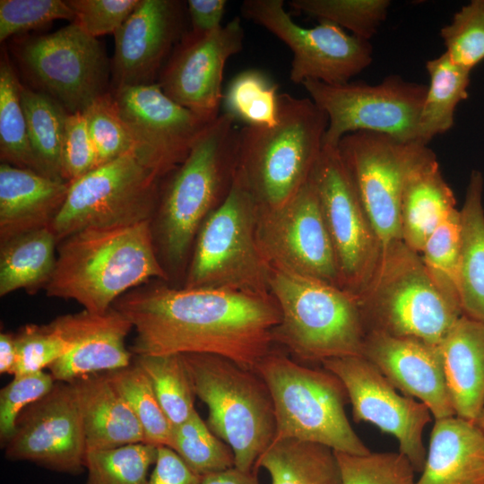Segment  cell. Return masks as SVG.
Segmentation results:
<instances>
[{
  "label": "cell",
  "mask_w": 484,
  "mask_h": 484,
  "mask_svg": "<svg viewBox=\"0 0 484 484\" xmlns=\"http://www.w3.org/2000/svg\"><path fill=\"white\" fill-rule=\"evenodd\" d=\"M112 307L135 331L137 355L212 354L254 369L271 350L281 322L274 298L208 288L141 285Z\"/></svg>",
  "instance_id": "6da1fadb"
},
{
  "label": "cell",
  "mask_w": 484,
  "mask_h": 484,
  "mask_svg": "<svg viewBox=\"0 0 484 484\" xmlns=\"http://www.w3.org/2000/svg\"><path fill=\"white\" fill-rule=\"evenodd\" d=\"M169 274L157 255L151 221L86 229L57 245L56 267L44 289L48 297L72 299L91 313L108 312L120 297Z\"/></svg>",
  "instance_id": "7a4b0ae2"
},
{
  "label": "cell",
  "mask_w": 484,
  "mask_h": 484,
  "mask_svg": "<svg viewBox=\"0 0 484 484\" xmlns=\"http://www.w3.org/2000/svg\"><path fill=\"white\" fill-rule=\"evenodd\" d=\"M220 114L199 137L160 191L151 220L153 243L164 267L180 266L211 212L227 194L238 161L239 130ZM165 269V268H164Z\"/></svg>",
  "instance_id": "3957f363"
},
{
  "label": "cell",
  "mask_w": 484,
  "mask_h": 484,
  "mask_svg": "<svg viewBox=\"0 0 484 484\" xmlns=\"http://www.w3.org/2000/svg\"><path fill=\"white\" fill-rule=\"evenodd\" d=\"M327 125L325 112L310 98L282 93L274 125L239 130L237 171L260 207L284 204L306 184Z\"/></svg>",
  "instance_id": "277c9868"
},
{
  "label": "cell",
  "mask_w": 484,
  "mask_h": 484,
  "mask_svg": "<svg viewBox=\"0 0 484 484\" xmlns=\"http://www.w3.org/2000/svg\"><path fill=\"white\" fill-rule=\"evenodd\" d=\"M367 332L440 345L462 315L460 301L446 293L420 254L402 241L387 248L367 287L358 296Z\"/></svg>",
  "instance_id": "5b68a950"
},
{
  "label": "cell",
  "mask_w": 484,
  "mask_h": 484,
  "mask_svg": "<svg viewBox=\"0 0 484 484\" xmlns=\"http://www.w3.org/2000/svg\"><path fill=\"white\" fill-rule=\"evenodd\" d=\"M281 311L273 340L303 361L361 356L367 329L358 297L323 281L271 268Z\"/></svg>",
  "instance_id": "8992f818"
},
{
  "label": "cell",
  "mask_w": 484,
  "mask_h": 484,
  "mask_svg": "<svg viewBox=\"0 0 484 484\" xmlns=\"http://www.w3.org/2000/svg\"><path fill=\"white\" fill-rule=\"evenodd\" d=\"M195 396L209 411L207 425L232 450L235 466L255 471L275 436L271 392L254 369L212 354H182Z\"/></svg>",
  "instance_id": "52a82bcc"
},
{
  "label": "cell",
  "mask_w": 484,
  "mask_h": 484,
  "mask_svg": "<svg viewBox=\"0 0 484 484\" xmlns=\"http://www.w3.org/2000/svg\"><path fill=\"white\" fill-rule=\"evenodd\" d=\"M255 370L265 381L272 394L276 420L273 441L295 438L357 455L371 452L347 418L348 395L333 374L324 368L300 365L273 351Z\"/></svg>",
  "instance_id": "ba28073f"
},
{
  "label": "cell",
  "mask_w": 484,
  "mask_h": 484,
  "mask_svg": "<svg viewBox=\"0 0 484 484\" xmlns=\"http://www.w3.org/2000/svg\"><path fill=\"white\" fill-rule=\"evenodd\" d=\"M258 203L236 170L231 186L194 240L185 288L269 295L271 267L256 240Z\"/></svg>",
  "instance_id": "9c48e42d"
},
{
  "label": "cell",
  "mask_w": 484,
  "mask_h": 484,
  "mask_svg": "<svg viewBox=\"0 0 484 484\" xmlns=\"http://www.w3.org/2000/svg\"><path fill=\"white\" fill-rule=\"evenodd\" d=\"M302 85L328 117L323 146L337 147L344 135L358 131L423 143L419 118L425 84L391 74L374 85L365 82L330 85L315 80Z\"/></svg>",
  "instance_id": "30bf717a"
},
{
  "label": "cell",
  "mask_w": 484,
  "mask_h": 484,
  "mask_svg": "<svg viewBox=\"0 0 484 484\" xmlns=\"http://www.w3.org/2000/svg\"><path fill=\"white\" fill-rule=\"evenodd\" d=\"M337 147L383 254L402 241L400 209L408 179L436 156L427 144L367 131L344 135Z\"/></svg>",
  "instance_id": "8fae6325"
},
{
  "label": "cell",
  "mask_w": 484,
  "mask_h": 484,
  "mask_svg": "<svg viewBox=\"0 0 484 484\" xmlns=\"http://www.w3.org/2000/svg\"><path fill=\"white\" fill-rule=\"evenodd\" d=\"M160 180L134 153L100 165L69 185L49 228L59 243L86 229L151 221L158 205Z\"/></svg>",
  "instance_id": "7c38bea8"
},
{
  "label": "cell",
  "mask_w": 484,
  "mask_h": 484,
  "mask_svg": "<svg viewBox=\"0 0 484 484\" xmlns=\"http://www.w3.org/2000/svg\"><path fill=\"white\" fill-rule=\"evenodd\" d=\"M15 56L37 91L68 113L83 112L108 92L109 65L104 48L74 21L52 33L23 39Z\"/></svg>",
  "instance_id": "4fadbf2b"
},
{
  "label": "cell",
  "mask_w": 484,
  "mask_h": 484,
  "mask_svg": "<svg viewBox=\"0 0 484 484\" xmlns=\"http://www.w3.org/2000/svg\"><path fill=\"white\" fill-rule=\"evenodd\" d=\"M241 13L292 51L290 79L293 83L302 84L307 80L330 85L347 83L372 63L369 40L349 34L329 22L304 28L285 11L282 0H246Z\"/></svg>",
  "instance_id": "5bb4252c"
},
{
  "label": "cell",
  "mask_w": 484,
  "mask_h": 484,
  "mask_svg": "<svg viewBox=\"0 0 484 484\" xmlns=\"http://www.w3.org/2000/svg\"><path fill=\"white\" fill-rule=\"evenodd\" d=\"M311 176L334 248L341 289L358 297L378 268L381 245L338 147L323 146Z\"/></svg>",
  "instance_id": "9a60e30c"
},
{
  "label": "cell",
  "mask_w": 484,
  "mask_h": 484,
  "mask_svg": "<svg viewBox=\"0 0 484 484\" xmlns=\"http://www.w3.org/2000/svg\"><path fill=\"white\" fill-rule=\"evenodd\" d=\"M256 240L271 268L341 288L334 248L312 176L287 203L258 205Z\"/></svg>",
  "instance_id": "2e32d148"
},
{
  "label": "cell",
  "mask_w": 484,
  "mask_h": 484,
  "mask_svg": "<svg viewBox=\"0 0 484 484\" xmlns=\"http://www.w3.org/2000/svg\"><path fill=\"white\" fill-rule=\"evenodd\" d=\"M112 95L135 157L160 178L183 162L214 121L182 107L156 82L117 88Z\"/></svg>",
  "instance_id": "e0dca14e"
},
{
  "label": "cell",
  "mask_w": 484,
  "mask_h": 484,
  "mask_svg": "<svg viewBox=\"0 0 484 484\" xmlns=\"http://www.w3.org/2000/svg\"><path fill=\"white\" fill-rule=\"evenodd\" d=\"M323 367L342 383L356 422H368L393 436L399 453L421 472L427 456L423 431L431 421L428 407L400 394L382 373L363 356H344L324 360Z\"/></svg>",
  "instance_id": "ac0fdd59"
},
{
  "label": "cell",
  "mask_w": 484,
  "mask_h": 484,
  "mask_svg": "<svg viewBox=\"0 0 484 484\" xmlns=\"http://www.w3.org/2000/svg\"><path fill=\"white\" fill-rule=\"evenodd\" d=\"M4 449L10 461L71 475L86 471L85 435L72 384L56 382L48 394L26 407Z\"/></svg>",
  "instance_id": "d6986e66"
},
{
  "label": "cell",
  "mask_w": 484,
  "mask_h": 484,
  "mask_svg": "<svg viewBox=\"0 0 484 484\" xmlns=\"http://www.w3.org/2000/svg\"><path fill=\"white\" fill-rule=\"evenodd\" d=\"M244 29L235 17L205 36L188 34L162 69L159 85L182 107L211 121L219 116L223 70L243 48Z\"/></svg>",
  "instance_id": "ffe728a7"
},
{
  "label": "cell",
  "mask_w": 484,
  "mask_h": 484,
  "mask_svg": "<svg viewBox=\"0 0 484 484\" xmlns=\"http://www.w3.org/2000/svg\"><path fill=\"white\" fill-rule=\"evenodd\" d=\"M181 4L174 0H140L114 33L111 73L115 89L154 83L182 30Z\"/></svg>",
  "instance_id": "44dd1931"
},
{
  "label": "cell",
  "mask_w": 484,
  "mask_h": 484,
  "mask_svg": "<svg viewBox=\"0 0 484 484\" xmlns=\"http://www.w3.org/2000/svg\"><path fill=\"white\" fill-rule=\"evenodd\" d=\"M361 356L402 394L424 403L435 419L455 416L439 345L371 331Z\"/></svg>",
  "instance_id": "7402d4cb"
},
{
  "label": "cell",
  "mask_w": 484,
  "mask_h": 484,
  "mask_svg": "<svg viewBox=\"0 0 484 484\" xmlns=\"http://www.w3.org/2000/svg\"><path fill=\"white\" fill-rule=\"evenodd\" d=\"M50 324L68 348L48 368L56 382L117 370L133 361L134 355L125 347L133 325L113 307L103 314L83 309L60 315Z\"/></svg>",
  "instance_id": "603a6c76"
},
{
  "label": "cell",
  "mask_w": 484,
  "mask_h": 484,
  "mask_svg": "<svg viewBox=\"0 0 484 484\" xmlns=\"http://www.w3.org/2000/svg\"><path fill=\"white\" fill-rule=\"evenodd\" d=\"M69 185L1 162L0 243L49 227L65 201Z\"/></svg>",
  "instance_id": "cb8c5ba5"
},
{
  "label": "cell",
  "mask_w": 484,
  "mask_h": 484,
  "mask_svg": "<svg viewBox=\"0 0 484 484\" xmlns=\"http://www.w3.org/2000/svg\"><path fill=\"white\" fill-rule=\"evenodd\" d=\"M416 484H484V432L457 416L435 419Z\"/></svg>",
  "instance_id": "d4e9b609"
},
{
  "label": "cell",
  "mask_w": 484,
  "mask_h": 484,
  "mask_svg": "<svg viewBox=\"0 0 484 484\" xmlns=\"http://www.w3.org/2000/svg\"><path fill=\"white\" fill-rule=\"evenodd\" d=\"M68 383L76 395L87 452L145 443L139 421L105 373Z\"/></svg>",
  "instance_id": "484cf974"
},
{
  "label": "cell",
  "mask_w": 484,
  "mask_h": 484,
  "mask_svg": "<svg viewBox=\"0 0 484 484\" xmlns=\"http://www.w3.org/2000/svg\"><path fill=\"white\" fill-rule=\"evenodd\" d=\"M439 346L455 416L476 423L484 407V323L462 315Z\"/></svg>",
  "instance_id": "4316f807"
},
{
  "label": "cell",
  "mask_w": 484,
  "mask_h": 484,
  "mask_svg": "<svg viewBox=\"0 0 484 484\" xmlns=\"http://www.w3.org/2000/svg\"><path fill=\"white\" fill-rule=\"evenodd\" d=\"M455 198L444 179L436 157L416 169L403 189L400 221L402 242L420 254L440 221L455 207Z\"/></svg>",
  "instance_id": "83f0119b"
},
{
  "label": "cell",
  "mask_w": 484,
  "mask_h": 484,
  "mask_svg": "<svg viewBox=\"0 0 484 484\" xmlns=\"http://www.w3.org/2000/svg\"><path fill=\"white\" fill-rule=\"evenodd\" d=\"M483 176L472 170L460 212L458 292L462 315L484 323Z\"/></svg>",
  "instance_id": "f1b7e54d"
},
{
  "label": "cell",
  "mask_w": 484,
  "mask_h": 484,
  "mask_svg": "<svg viewBox=\"0 0 484 484\" xmlns=\"http://www.w3.org/2000/svg\"><path fill=\"white\" fill-rule=\"evenodd\" d=\"M58 242L49 227L14 236L0 243V296L45 289L56 263Z\"/></svg>",
  "instance_id": "f546056e"
},
{
  "label": "cell",
  "mask_w": 484,
  "mask_h": 484,
  "mask_svg": "<svg viewBox=\"0 0 484 484\" xmlns=\"http://www.w3.org/2000/svg\"><path fill=\"white\" fill-rule=\"evenodd\" d=\"M272 484H341L334 451L322 444L295 438L274 440L257 460Z\"/></svg>",
  "instance_id": "4dcf8cb0"
},
{
  "label": "cell",
  "mask_w": 484,
  "mask_h": 484,
  "mask_svg": "<svg viewBox=\"0 0 484 484\" xmlns=\"http://www.w3.org/2000/svg\"><path fill=\"white\" fill-rule=\"evenodd\" d=\"M21 100L39 174L65 181L62 149L69 113L47 94L23 84Z\"/></svg>",
  "instance_id": "1f68e13d"
},
{
  "label": "cell",
  "mask_w": 484,
  "mask_h": 484,
  "mask_svg": "<svg viewBox=\"0 0 484 484\" xmlns=\"http://www.w3.org/2000/svg\"><path fill=\"white\" fill-rule=\"evenodd\" d=\"M429 85L422 106L419 127L421 142L428 143L454 125L457 105L468 98L471 71L454 64L444 52L428 60Z\"/></svg>",
  "instance_id": "d6a6232c"
},
{
  "label": "cell",
  "mask_w": 484,
  "mask_h": 484,
  "mask_svg": "<svg viewBox=\"0 0 484 484\" xmlns=\"http://www.w3.org/2000/svg\"><path fill=\"white\" fill-rule=\"evenodd\" d=\"M22 84L6 55L0 62V158L1 162L39 172L30 143L22 106Z\"/></svg>",
  "instance_id": "836d02e7"
},
{
  "label": "cell",
  "mask_w": 484,
  "mask_h": 484,
  "mask_svg": "<svg viewBox=\"0 0 484 484\" xmlns=\"http://www.w3.org/2000/svg\"><path fill=\"white\" fill-rule=\"evenodd\" d=\"M133 361L148 376L172 427L186 420L195 411V393L183 355H137Z\"/></svg>",
  "instance_id": "e575fe53"
},
{
  "label": "cell",
  "mask_w": 484,
  "mask_h": 484,
  "mask_svg": "<svg viewBox=\"0 0 484 484\" xmlns=\"http://www.w3.org/2000/svg\"><path fill=\"white\" fill-rule=\"evenodd\" d=\"M105 374L139 421L145 443L170 447L172 425L143 369L132 361L128 367Z\"/></svg>",
  "instance_id": "d590c367"
},
{
  "label": "cell",
  "mask_w": 484,
  "mask_h": 484,
  "mask_svg": "<svg viewBox=\"0 0 484 484\" xmlns=\"http://www.w3.org/2000/svg\"><path fill=\"white\" fill-rule=\"evenodd\" d=\"M170 448L200 476L235 466L231 448L210 429L196 410L183 423L172 427Z\"/></svg>",
  "instance_id": "8d00e7d4"
},
{
  "label": "cell",
  "mask_w": 484,
  "mask_h": 484,
  "mask_svg": "<svg viewBox=\"0 0 484 484\" xmlns=\"http://www.w3.org/2000/svg\"><path fill=\"white\" fill-rule=\"evenodd\" d=\"M158 447L147 443L87 452L85 484H147Z\"/></svg>",
  "instance_id": "74e56055"
},
{
  "label": "cell",
  "mask_w": 484,
  "mask_h": 484,
  "mask_svg": "<svg viewBox=\"0 0 484 484\" xmlns=\"http://www.w3.org/2000/svg\"><path fill=\"white\" fill-rule=\"evenodd\" d=\"M278 85L263 73L246 70L230 82L225 95L227 113L251 126H272L278 120Z\"/></svg>",
  "instance_id": "f35d334b"
},
{
  "label": "cell",
  "mask_w": 484,
  "mask_h": 484,
  "mask_svg": "<svg viewBox=\"0 0 484 484\" xmlns=\"http://www.w3.org/2000/svg\"><path fill=\"white\" fill-rule=\"evenodd\" d=\"M389 0H292L290 5L319 22H329L369 40L385 21Z\"/></svg>",
  "instance_id": "ab89813d"
},
{
  "label": "cell",
  "mask_w": 484,
  "mask_h": 484,
  "mask_svg": "<svg viewBox=\"0 0 484 484\" xmlns=\"http://www.w3.org/2000/svg\"><path fill=\"white\" fill-rule=\"evenodd\" d=\"M97 154L98 167L124 155L134 154V143L121 118L112 93L95 99L83 112Z\"/></svg>",
  "instance_id": "60d3db41"
},
{
  "label": "cell",
  "mask_w": 484,
  "mask_h": 484,
  "mask_svg": "<svg viewBox=\"0 0 484 484\" xmlns=\"http://www.w3.org/2000/svg\"><path fill=\"white\" fill-rule=\"evenodd\" d=\"M460 246V212L454 209L440 221L420 253L433 278L446 293L459 301L457 278Z\"/></svg>",
  "instance_id": "b9f144b4"
},
{
  "label": "cell",
  "mask_w": 484,
  "mask_h": 484,
  "mask_svg": "<svg viewBox=\"0 0 484 484\" xmlns=\"http://www.w3.org/2000/svg\"><path fill=\"white\" fill-rule=\"evenodd\" d=\"M341 484H416V472L401 453L357 455L335 452Z\"/></svg>",
  "instance_id": "7bdbcfd3"
},
{
  "label": "cell",
  "mask_w": 484,
  "mask_h": 484,
  "mask_svg": "<svg viewBox=\"0 0 484 484\" xmlns=\"http://www.w3.org/2000/svg\"><path fill=\"white\" fill-rule=\"evenodd\" d=\"M440 35L449 58L471 71L484 60V0L463 5L441 29Z\"/></svg>",
  "instance_id": "ee69618b"
},
{
  "label": "cell",
  "mask_w": 484,
  "mask_h": 484,
  "mask_svg": "<svg viewBox=\"0 0 484 484\" xmlns=\"http://www.w3.org/2000/svg\"><path fill=\"white\" fill-rule=\"evenodd\" d=\"M74 13L63 0H1L0 41L39 29L56 20L74 21Z\"/></svg>",
  "instance_id": "f6af8a7d"
},
{
  "label": "cell",
  "mask_w": 484,
  "mask_h": 484,
  "mask_svg": "<svg viewBox=\"0 0 484 484\" xmlns=\"http://www.w3.org/2000/svg\"><path fill=\"white\" fill-rule=\"evenodd\" d=\"M56 380L48 372L38 371L13 376L0 390V443L4 447L14 433L22 411L48 394Z\"/></svg>",
  "instance_id": "bcb514c9"
},
{
  "label": "cell",
  "mask_w": 484,
  "mask_h": 484,
  "mask_svg": "<svg viewBox=\"0 0 484 484\" xmlns=\"http://www.w3.org/2000/svg\"><path fill=\"white\" fill-rule=\"evenodd\" d=\"M17 363L13 376L42 371L67 351L51 324H26L15 334Z\"/></svg>",
  "instance_id": "7dc6e473"
},
{
  "label": "cell",
  "mask_w": 484,
  "mask_h": 484,
  "mask_svg": "<svg viewBox=\"0 0 484 484\" xmlns=\"http://www.w3.org/2000/svg\"><path fill=\"white\" fill-rule=\"evenodd\" d=\"M97 167V154L83 113H69L62 149L64 180L71 184Z\"/></svg>",
  "instance_id": "c3c4849f"
},
{
  "label": "cell",
  "mask_w": 484,
  "mask_h": 484,
  "mask_svg": "<svg viewBox=\"0 0 484 484\" xmlns=\"http://www.w3.org/2000/svg\"><path fill=\"white\" fill-rule=\"evenodd\" d=\"M140 0H68L74 22L93 38L115 33Z\"/></svg>",
  "instance_id": "681fc988"
},
{
  "label": "cell",
  "mask_w": 484,
  "mask_h": 484,
  "mask_svg": "<svg viewBox=\"0 0 484 484\" xmlns=\"http://www.w3.org/2000/svg\"><path fill=\"white\" fill-rule=\"evenodd\" d=\"M153 466L147 484H200L202 476L193 471L169 446H158Z\"/></svg>",
  "instance_id": "f907efd6"
},
{
  "label": "cell",
  "mask_w": 484,
  "mask_h": 484,
  "mask_svg": "<svg viewBox=\"0 0 484 484\" xmlns=\"http://www.w3.org/2000/svg\"><path fill=\"white\" fill-rule=\"evenodd\" d=\"M228 2L226 0H188L187 11L192 24L190 34L205 36L219 30Z\"/></svg>",
  "instance_id": "816d5d0a"
},
{
  "label": "cell",
  "mask_w": 484,
  "mask_h": 484,
  "mask_svg": "<svg viewBox=\"0 0 484 484\" xmlns=\"http://www.w3.org/2000/svg\"><path fill=\"white\" fill-rule=\"evenodd\" d=\"M200 484H260L255 471H245L236 466L201 477Z\"/></svg>",
  "instance_id": "f5cc1de1"
},
{
  "label": "cell",
  "mask_w": 484,
  "mask_h": 484,
  "mask_svg": "<svg viewBox=\"0 0 484 484\" xmlns=\"http://www.w3.org/2000/svg\"><path fill=\"white\" fill-rule=\"evenodd\" d=\"M17 363L15 334L0 333V374L14 375Z\"/></svg>",
  "instance_id": "db71d44e"
},
{
  "label": "cell",
  "mask_w": 484,
  "mask_h": 484,
  "mask_svg": "<svg viewBox=\"0 0 484 484\" xmlns=\"http://www.w3.org/2000/svg\"><path fill=\"white\" fill-rule=\"evenodd\" d=\"M475 424L484 432V407Z\"/></svg>",
  "instance_id": "11a10c76"
}]
</instances>
